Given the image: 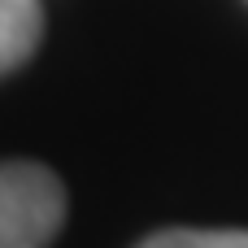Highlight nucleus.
Wrapping results in <instances>:
<instances>
[{
  "mask_svg": "<svg viewBox=\"0 0 248 248\" xmlns=\"http://www.w3.org/2000/svg\"><path fill=\"white\" fill-rule=\"evenodd\" d=\"M65 183L39 161H0V248H48L65 227Z\"/></svg>",
  "mask_w": 248,
  "mask_h": 248,
  "instance_id": "obj_1",
  "label": "nucleus"
},
{
  "mask_svg": "<svg viewBox=\"0 0 248 248\" xmlns=\"http://www.w3.org/2000/svg\"><path fill=\"white\" fill-rule=\"evenodd\" d=\"M135 248H248V231L240 227H166L144 235Z\"/></svg>",
  "mask_w": 248,
  "mask_h": 248,
  "instance_id": "obj_3",
  "label": "nucleus"
},
{
  "mask_svg": "<svg viewBox=\"0 0 248 248\" xmlns=\"http://www.w3.org/2000/svg\"><path fill=\"white\" fill-rule=\"evenodd\" d=\"M44 39V4L39 0H0V78L22 70Z\"/></svg>",
  "mask_w": 248,
  "mask_h": 248,
  "instance_id": "obj_2",
  "label": "nucleus"
}]
</instances>
